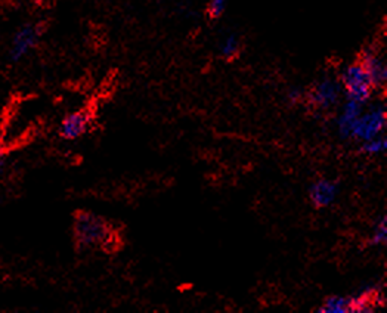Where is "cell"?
<instances>
[{"instance_id":"obj_5","label":"cell","mask_w":387,"mask_h":313,"mask_svg":"<svg viewBox=\"0 0 387 313\" xmlns=\"http://www.w3.org/2000/svg\"><path fill=\"white\" fill-rule=\"evenodd\" d=\"M359 62L367 71L374 90H383L387 81V65L381 52L374 46L364 49Z\"/></svg>"},{"instance_id":"obj_16","label":"cell","mask_w":387,"mask_h":313,"mask_svg":"<svg viewBox=\"0 0 387 313\" xmlns=\"http://www.w3.org/2000/svg\"><path fill=\"white\" fill-rule=\"evenodd\" d=\"M36 2H39V0H36Z\"/></svg>"},{"instance_id":"obj_1","label":"cell","mask_w":387,"mask_h":313,"mask_svg":"<svg viewBox=\"0 0 387 313\" xmlns=\"http://www.w3.org/2000/svg\"><path fill=\"white\" fill-rule=\"evenodd\" d=\"M75 235L83 248H103L114 241L111 226L102 217L80 213L75 222Z\"/></svg>"},{"instance_id":"obj_6","label":"cell","mask_w":387,"mask_h":313,"mask_svg":"<svg viewBox=\"0 0 387 313\" xmlns=\"http://www.w3.org/2000/svg\"><path fill=\"white\" fill-rule=\"evenodd\" d=\"M364 103L346 98L343 102L341 111L337 117V132L341 139H350L353 134V129L357 126V121L364 111Z\"/></svg>"},{"instance_id":"obj_8","label":"cell","mask_w":387,"mask_h":313,"mask_svg":"<svg viewBox=\"0 0 387 313\" xmlns=\"http://www.w3.org/2000/svg\"><path fill=\"white\" fill-rule=\"evenodd\" d=\"M39 31L33 26H26L21 28L14 37L12 46H10V57L14 61H19L24 58L28 52L33 49L37 43Z\"/></svg>"},{"instance_id":"obj_7","label":"cell","mask_w":387,"mask_h":313,"mask_svg":"<svg viewBox=\"0 0 387 313\" xmlns=\"http://www.w3.org/2000/svg\"><path fill=\"white\" fill-rule=\"evenodd\" d=\"M339 185L331 179H318L309 188V200L318 208H326L337 201Z\"/></svg>"},{"instance_id":"obj_9","label":"cell","mask_w":387,"mask_h":313,"mask_svg":"<svg viewBox=\"0 0 387 313\" xmlns=\"http://www.w3.org/2000/svg\"><path fill=\"white\" fill-rule=\"evenodd\" d=\"M89 128V116L86 112L77 111L72 112L61 123V137L68 141H75L85 134Z\"/></svg>"},{"instance_id":"obj_4","label":"cell","mask_w":387,"mask_h":313,"mask_svg":"<svg viewBox=\"0 0 387 313\" xmlns=\"http://www.w3.org/2000/svg\"><path fill=\"white\" fill-rule=\"evenodd\" d=\"M386 129V108L383 103H377L371 108L362 111L361 117L357 121V126L353 129L352 138L359 142L380 137L384 134Z\"/></svg>"},{"instance_id":"obj_11","label":"cell","mask_w":387,"mask_h":313,"mask_svg":"<svg viewBox=\"0 0 387 313\" xmlns=\"http://www.w3.org/2000/svg\"><path fill=\"white\" fill-rule=\"evenodd\" d=\"M321 313H350L352 310V297L346 296H331L322 301L318 307Z\"/></svg>"},{"instance_id":"obj_3","label":"cell","mask_w":387,"mask_h":313,"mask_svg":"<svg viewBox=\"0 0 387 313\" xmlns=\"http://www.w3.org/2000/svg\"><path fill=\"white\" fill-rule=\"evenodd\" d=\"M344 97L339 77L324 76L308 92L306 99L312 108L319 112H326L339 105Z\"/></svg>"},{"instance_id":"obj_2","label":"cell","mask_w":387,"mask_h":313,"mask_svg":"<svg viewBox=\"0 0 387 313\" xmlns=\"http://www.w3.org/2000/svg\"><path fill=\"white\" fill-rule=\"evenodd\" d=\"M339 80L341 83L344 98L358 101L364 105L371 99L374 88L367 71H365L359 61L344 67L340 72Z\"/></svg>"},{"instance_id":"obj_14","label":"cell","mask_w":387,"mask_h":313,"mask_svg":"<svg viewBox=\"0 0 387 313\" xmlns=\"http://www.w3.org/2000/svg\"><path fill=\"white\" fill-rule=\"evenodd\" d=\"M228 9V0H208L206 12L210 19H219Z\"/></svg>"},{"instance_id":"obj_12","label":"cell","mask_w":387,"mask_h":313,"mask_svg":"<svg viewBox=\"0 0 387 313\" xmlns=\"http://www.w3.org/2000/svg\"><path fill=\"white\" fill-rule=\"evenodd\" d=\"M386 150H387V142L384 134L361 142V152H364L365 155H370V156L381 155L386 152Z\"/></svg>"},{"instance_id":"obj_10","label":"cell","mask_w":387,"mask_h":313,"mask_svg":"<svg viewBox=\"0 0 387 313\" xmlns=\"http://www.w3.org/2000/svg\"><path fill=\"white\" fill-rule=\"evenodd\" d=\"M219 54L222 58L231 61L237 58L241 52V39L237 33H228L219 40Z\"/></svg>"},{"instance_id":"obj_15","label":"cell","mask_w":387,"mask_h":313,"mask_svg":"<svg viewBox=\"0 0 387 313\" xmlns=\"http://www.w3.org/2000/svg\"><path fill=\"white\" fill-rule=\"evenodd\" d=\"M303 98H305V95H303V92L299 89H291L288 92V99L291 102H300Z\"/></svg>"},{"instance_id":"obj_13","label":"cell","mask_w":387,"mask_h":313,"mask_svg":"<svg viewBox=\"0 0 387 313\" xmlns=\"http://www.w3.org/2000/svg\"><path fill=\"white\" fill-rule=\"evenodd\" d=\"M387 239V226H386V216H380L379 221L371 229V234L368 238L370 245H383Z\"/></svg>"}]
</instances>
